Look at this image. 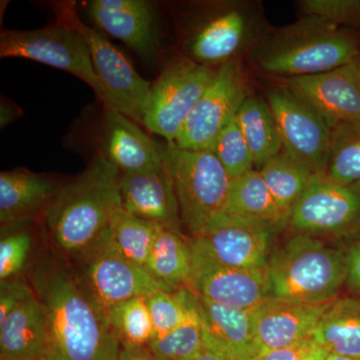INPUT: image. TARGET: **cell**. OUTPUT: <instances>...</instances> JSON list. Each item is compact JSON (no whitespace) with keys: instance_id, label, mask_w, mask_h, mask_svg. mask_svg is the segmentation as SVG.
I'll list each match as a JSON object with an SVG mask.
<instances>
[{"instance_id":"1","label":"cell","mask_w":360,"mask_h":360,"mask_svg":"<svg viewBox=\"0 0 360 360\" xmlns=\"http://www.w3.org/2000/svg\"><path fill=\"white\" fill-rule=\"evenodd\" d=\"M32 285L46 314L49 340L42 360H116L122 345L108 315L78 281L68 260L41 258Z\"/></svg>"},{"instance_id":"2","label":"cell","mask_w":360,"mask_h":360,"mask_svg":"<svg viewBox=\"0 0 360 360\" xmlns=\"http://www.w3.org/2000/svg\"><path fill=\"white\" fill-rule=\"evenodd\" d=\"M122 174L104 155L60 186L44 212L56 255L70 262L110 231L111 212L122 200Z\"/></svg>"},{"instance_id":"3","label":"cell","mask_w":360,"mask_h":360,"mask_svg":"<svg viewBox=\"0 0 360 360\" xmlns=\"http://www.w3.org/2000/svg\"><path fill=\"white\" fill-rule=\"evenodd\" d=\"M360 56V42L345 28L316 16L269 32L255 52L258 68L281 78L319 75Z\"/></svg>"},{"instance_id":"4","label":"cell","mask_w":360,"mask_h":360,"mask_svg":"<svg viewBox=\"0 0 360 360\" xmlns=\"http://www.w3.org/2000/svg\"><path fill=\"white\" fill-rule=\"evenodd\" d=\"M265 274L269 297L303 304L331 302L347 281V251L296 233L270 255Z\"/></svg>"},{"instance_id":"5","label":"cell","mask_w":360,"mask_h":360,"mask_svg":"<svg viewBox=\"0 0 360 360\" xmlns=\"http://www.w3.org/2000/svg\"><path fill=\"white\" fill-rule=\"evenodd\" d=\"M269 32L259 4L221 2L198 16L187 33L184 46L187 58L217 70L252 54Z\"/></svg>"},{"instance_id":"6","label":"cell","mask_w":360,"mask_h":360,"mask_svg":"<svg viewBox=\"0 0 360 360\" xmlns=\"http://www.w3.org/2000/svg\"><path fill=\"white\" fill-rule=\"evenodd\" d=\"M163 167L174 184L180 217L198 238L224 212L231 179L210 150H187L158 143Z\"/></svg>"},{"instance_id":"7","label":"cell","mask_w":360,"mask_h":360,"mask_svg":"<svg viewBox=\"0 0 360 360\" xmlns=\"http://www.w3.org/2000/svg\"><path fill=\"white\" fill-rule=\"evenodd\" d=\"M56 14L59 22L70 25L84 39L96 77L105 94L104 105L111 106L134 122H143L150 82L137 73L129 59L117 47L82 22L75 1L56 4Z\"/></svg>"},{"instance_id":"8","label":"cell","mask_w":360,"mask_h":360,"mask_svg":"<svg viewBox=\"0 0 360 360\" xmlns=\"http://www.w3.org/2000/svg\"><path fill=\"white\" fill-rule=\"evenodd\" d=\"M68 262L85 290L106 314L130 298L148 297L158 290H177L156 281L146 267L125 257L111 238L110 231Z\"/></svg>"},{"instance_id":"9","label":"cell","mask_w":360,"mask_h":360,"mask_svg":"<svg viewBox=\"0 0 360 360\" xmlns=\"http://www.w3.org/2000/svg\"><path fill=\"white\" fill-rule=\"evenodd\" d=\"M296 233L335 240H360V182L341 184L324 175L312 177L291 212Z\"/></svg>"},{"instance_id":"10","label":"cell","mask_w":360,"mask_h":360,"mask_svg":"<svg viewBox=\"0 0 360 360\" xmlns=\"http://www.w3.org/2000/svg\"><path fill=\"white\" fill-rule=\"evenodd\" d=\"M0 58L30 59L66 71L89 84L105 101L84 39L65 23L58 21L34 30H2Z\"/></svg>"},{"instance_id":"11","label":"cell","mask_w":360,"mask_h":360,"mask_svg":"<svg viewBox=\"0 0 360 360\" xmlns=\"http://www.w3.org/2000/svg\"><path fill=\"white\" fill-rule=\"evenodd\" d=\"M214 73L188 58L172 60L151 84L144 127L174 143Z\"/></svg>"},{"instance_id":"12","label":"cell","mask_w":360,"mask_h":360,"mask_svg":"<svg viewBox=\"0 0 360 360\" xmlns=\"http://www.w3.org/2000/svg\"><path fill=\"white\" fill-rule=\"evenodd\" d=\"M248 77L240 61L217 68L172 144L187 150H208L217 135L238 115L248 96Z\"/></svg>"},{"instance_id":"13","label":"cell","mask_w":360,"mask_h":360,"mask_svg":"<svg viewBox=\"0 0 360 360\" xmlns=\"http://www.w3.org/2000/svg\"><path fill=\"white\" fill-rule=\"evenodd\" d=\"M283 150L309 167L314 174L323 175L330 153L333 129L319 113L283 85L267 91L266 97Z\"/></svg>"},{"instance_id":"14","label":"cell","mask_w":360,"mask_h":360,"mask_svg":"<svg viewBox=\"0 0 360 360\" xmlns=\"http://www.w3.org/2000/svg\"><path fill=\"white\" fill-rule=\"evenodd\" d=\"M191 248L188 288L196 295L233 309H253L267 297L266 274L236 269L213 257L198 238L189 239Z\"/></svg>"},{"instance_id":"15","label":"cell","mask_w":360,"mask_h":360,"mask_svg":"<svg viewBox=\"0 0 360 360\" xmlns=\"http://www.w3.org/2000/svg\"><path fill=\"white\" fill-rule=\"evenodd\" d=\"M278 84L309 104L331 129L360 124L359 58L319 75L281 78Z\"/></svg>"},{"instance_id":"16","label":"cell","mask_w":360,"mask_h":360,"mask_svg":"<svg viewBox=\"0 0 360 360\" xmlns=\"http://www.w3.org/2000/svg\"><path fill=\"white\" fill-rule=\"evenodd\" d=\"M277 229L264 222L220 214L198 236L222 264L236 269L264 271Z\"/></svg>"},{"instance_id":"17","label":"cell","mask_w":360,"mask_h":360,"mask_svg":"<svg viewBox=\"0 0 360 360\" xmlns=\"http://www.w3.org/2000/svg\"><path fill=\"white\" fill-rule=\"evenodd\" d=\"M195 305L205 349L232 360H255L262 355L252 309L224 307L196 295Z\"/></svg>"},{"instance_id":"18","label":"cell","mask_w":360,"mask_h":360,"mask_svg":"<svg viewBox=\"0 0 360 360\" xmlns=\"http://www.w3.org/2000/svg\"><path fill=\"white\" fill-rule=\"evenodd\" d=\"M331 302L303 304L267 296L252 309L262 354L311 338Z\"/></svg>"},{"instance_id":"19","label":"cell","mask_w":360,"mask_h":360,"mask_svg":"<svg viewBox=\"0 0 360 360\" xmlns=\"http://www.w3.org/2000/svg\"><path fill=\"white\" fill-rule=\"evenodd\" d=\"M87 13L94 25L124 42L144 60L158 53L155 15L143 0H92Z\"/></svg>"},{"instance_id":"20","label":"cell","mask_w":360,"mask_h":360,"mask_svg":"<svg viewBox=\"0 0 360 360\" xmlns=\"http://www.w3.org/2000/svg\"><path fill=\"white\" fill-rule=\"evenodd\" d=\"M123 207L139 219L180 231L179 201L174 184L162 167L122 174L120 181Z\"/></svg>"},{"instance_id":"21","label":"cell","mask_w":360,"mask_h":360,"mask_svg":"<svg viewBox=\"0 0 360 360\" xmlns=\"http://www.w3.org/2000/svg\"><path fill=\"white\" fill-rule=\"evenodd\" d=\"M105 108L104 156L122 174L162 167L158 142L134 122L110 105Z\"/></svg>"},{"instance_id":"22","label":"cell","mask_w":360,"mask_h":360,"mask_svg":"<svg viewBox=\"0 0 360 360\" xmlns=\"http://www.w3.org/2000/svg\"><path fill=\"white\" fill-rule=\"evenodd\" d=\"M53 180L25 169L0 174L1 229H18L34 213L45 212L58 193Z\"/></svg>"},{"instance_id":"23","label":"cell","mask_w":360,"mask_h":360,"mask_svg":"<svg viewBox=\"0 0 360 360\" xmlns=\"http://www.w3.org/2000/svg\"><path fill=\"white\" fill-rule=\"evenodd\" d=\"M47 340L46 314L34 295L0 323V360H42Z\"/></svg>"},{"instance_id":"24","label":"cell","mask_w":360,"mask_h":360,"mask_svg":"<svg viewBox=\"0 0 360 360\" xmlns=\"http://www.w3.org/2000/svg\"><path fill=\"white\" fill-rule=\"evenodd\" d=\"M311 338L329 355L360 359V297L333 300Z\"/></svg>"},{"instance_id":"25","label":"cell","mask_w":360,"mask_h":360,"mask_svg":"<svg viewBox=\"0 0 360 360\" xmlns=\"http://www.w3.org/2000/svg\"><path fill=\"white\" fill-rule=\"evenodd\" d=\"M221 214L257 220L274 227L277 231L288 225L262 174L255 169L231 180Z\"/></svg>"},{"instance_id":"26","label":"cell","mask_w":360,"mask_h":360,"mask_svg":"<svg viewBox=\"0 0 360 360\" xmlns=\"http://www.w3.org/2000/svg\"><path fill=\"white\" fill-rule=\"evenodd\" d=\"M191 248L181 232L158 227L146 269L156 281L172 290L188 288L191 276Z\"/></svg>"},{"instance_id":"27","label":"cell","mask_w":360,"mask_h":360,"mask_svg":"<svg viewBox=\"0 0 360 360\" xmlns=\"http://www.w3.org/2000/svg\"><path fill=\"white\" fill-rule=\"evenodd\" d=\"M252 153L255 167L262 168L283 150L276 118L266 99L248 96L236 115Z\"/></svg>"},{"instance_id":"28","label":"cell","mask_w":360,"mask_h":360,"mask_svg":"<svg viewBox=\"0 0 360 360\" xmlns=\"http://www.w3.org/2000/svg\"><path fill=\"white\" fill-rule=\"evenodd\" d=\"M259 172L288 222L291 212L315 174L284 150L267 161Z\"/></svg>"},{"instance_id":"29","label":"cell","mask_w":360,"mask_h":360,"mask_svg":"<svg viewBox=\"0 0 360 360\" xmlns=\"http://www.w3.org/2000/svg\"><path fill=\"white\" fill-rule=\"evenodd\" d=\"M160 225L135 217L120 200L111 212L110 231L118 250L130 262L146 267Z\"/></svg>"},{"instance_id":"30","label":"cell","mask_w":360,"mask_h":360,"mask_svg":"<svg viewBox=\"0 0 360 360\" xmlns=\"http://www.w3.org/2000/svg\"><path fill=\"white\" fill-rule=\"evenodd\" d=\"M111 328L123 347H148L155 338L146 296L130 298L108 311Z\"/></svg>"},{"instance_id":"31","label":"cell","mask_w":360,"mask_h":360,"mask_svg":"<svg viewBox=\"0 0 360 360\" xmlns=\"http://www.w3.org/2000/svg\"><path fill=\"white\" fill-rule=\"evenodd\" d=\"M324 176L341 182H360V124L340 125L333 129L330 153Z\"/></svg>"},{"instance_id":"32","label":"cell","mask_w":360,"mask_h":360,"mask_svg":"<svg viewBox=\"0 0 360 360\" xmlns=\"http://www.w3.org/2000/svg\"><path fill=\"white\" fill-rule=\"evenodd\" d=\"M155 338L172 333L189 319L195 309V295L188 288L158 290L146 297Z\"/></svg>"},{"instance_id":"33","label":"cell","mask_w":360,"mask_h":360,"mask_svg":"<svg viewBox=\"0 0 360 360\" xmlns=\"http://www.w3.org/2000/svg\"><path fill=\"white\" fill-rule=\"evenodd\" d=\"M155 360H193L205 349L202 328L195 309L172 333L153 338L148 345Z\"/></svg>"},{"instance_id":"34","label":"cell","mask_w":360,"mask_h":360,"mask_svg":"<svg viewBox=\"0 0 360 360\" xmlns=\"http://www.w3.org/2000/svg\"><path fill=\"white\" fill-rule=\"evenodd\" d=\"M208 150L217 158L231 179L248 174L255 167L250 146L236 117L217 135Z\"/></svg>"},{"instance_id":"35","label":"cell","mask_w":360,"mask_h":360,"mask_svg":"<svg viewBox=\"0 0 360 360\" xmlns=\"http://www.w3.org/2000/svg\"><path fill=\"white\" fill-rule=\"evenodd\" d=\"M32 248V236L23 229H14L1 236L0 281L18 277L25 269Z\"/></svg>"},{"instance_id":"36","label":"cell","mask_w":360,"mask_h":360,"mask_svg":"<svg viewBox=\"0 0 360 360\" xmlns=\"http://www.w3.org/2000/svg\"><path fill=\"white\" fill-rule=\"evenodd\" d=\"M304 15L316 16L341 26H360V0H302Z\"/></svg>"},{"instance_id":"37","label":"cell","mask_w":360,"mask_h":360,"mask_svg":"<svg viewBox=\"0 0 360 360\" xmlns=\"http://www.w3.org/2000/svg\"><path fill=\"white\" fill-rule=\"evenodd\" d=\"M0 285V323L21 303L35 295L32 283H27L20 277L2 281Z\"/></svg>"},{"instance_id":"38","label":"cell","mask_w":360,"mask_h":360,"mask_svg":"<svg viewBox=\"0 0 360 360\" xmlns=\"http://www.w3.org/2000/svg\"><path fill=\"white\" fill-rule=\"evenodd\" d=\"M329 354L311 338L290 347L270 350L255 360H324Z\"/></svg>"},{"instance_id":"39","label":"cell","mask_w":360,"mask_h":360,"mask_svg":"<svg viewBox=\"0 0 360 360\" xmlns=\"http://www.w3.org/2000/svg\"><path fill=\"white\" fill-rule=\"evenodd\" d=\"M347 276L345 285L348 290L360 296V240L347 251Z\"/></svg>"},{"instance_id":"40","label":"cell","mask_w":360,"mask_h":360,"mask_svg":"<svg viewBox=\"0 0 360 360\" xmlns=\"http://www.w3.org/2000/svg\"><path fill=\"white\" fill-rule=\"evenodd\" d=\"M116 360H155V359L148 347H122Z\"/></svg>"},{"instance_id":"41","label":"cell","mask_w":360,"mask_h":360,"mask_svg":"<svg viewBox=\"0 0 360 360\" xmlns=\"http://www.w3.org/2000/svg\"><path fill=\"white\" fill-rule=\"evenodd\" d=\"M193 360H232L227 359V357L222 356V355L215 354V352H210V350L203 349L198 356L194 357Z\"/></svg>"},{"instance_id":"42","label":"cell","mask_w":360,"mask_h":360,"mask_svg":"<svg viewBox=\"0 0 360 360\" xmlns=\"http://www.w3.org/2000/svg\"><path fill=\"white\" fill-rule=\"evenodd\" d=\"M324 360H360V359H347V357L333 356V355H329L328 359Z\"/></svg>"},{"instance_id":"43","label":"cell","mask_w":360,"mask_h":360,"mask_svg":"<svg viewBox=\"0 0 360 360\" xmlns=\"http://www.w3.org/2000/svg\"><path fill=\"white\" fill-rule=\"evenodd\" d=\"M359 60H360V56H359Z\"/></svg>"}]
</instances>
